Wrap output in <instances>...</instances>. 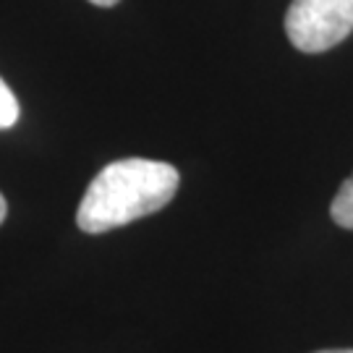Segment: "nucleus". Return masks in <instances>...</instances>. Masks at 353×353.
<instances>
[{
  "mask_svg": "<svg viewBox=\"0 0 353 353\" xmlns=\"http://www.w3.org/2000/svg\"><path fill=\"white\" fill-rule=\"evenodd\" d=\"M178 181L181 176L170 163L147 157L115 160L89 183L76 212V225L92 236L128 225L163 210L176 196Z\"/></svg>",
  "mask_w": 353,
  "mask_h": 353,
  "instance_id": "1",
  "label": "nucleus"
},
{
  "mask_svg": "<svg viewBox=\"0 0 353 353\" xmlns=\"http://www.w3.org/2000/svg\"><path fill=\"white\" fill-rule=\"evenodd\" d=\"M353 32V0H293L285 34L301 52H325Z\"/></svg>",
  "mask_w": 353,
  "mask_h": 353,
  "instance_id": "2",
  "label": "nucleus"
},
{
  "mask_svg": "<svg viewBox=\"0 0 353 353\" xmlns=\"http://www.w3.org/2000/svg\"><path fill=\"white\" fill-rule=\"evenodd\" d=\"M330 214L341 228L353 230V173L341 186V191L335 194V199L330 204Z\"/></svg>",
  "mask_w": 353,
  "mask_h": 353,
  "instance_id": "3",
  "label": "nucleus"
},
{
  "mask_svg": "<svg viewBox=\"0 0 353 353\" xmlns=\"http://www.w3.org/2000/svg\"><path fill=\"white\" fill-rule=\"evenodd\" d=\"M19 100H16V94H13L8 84L0 79V131L3 128H11L16 126V121H19Z\"/></svg>",
  "mask_w": 353,
  "mask_h": 353,
  "instance_id": "4",
  "label": "nucleus"
},
{
  "mask_svg": "<svg viewBox=\"0 0 353 353\" xmlns=\"http://www.w3.org/2000/svg\"><path fill=\"white\" fill-rule=\"evenodd\" d=\"M89 3H94L100 8H113V6H118V0H89Z\"/></svg>",
  "mask_w": 353,
  "mask_h": 353,
  "instance_id": "5",
  "label": "nucleus"
},
{
  "mask_svg": "<svg viewBox=\"0 0 353 353\" xmlns=\"http://www.w3.org/2000/svg\"><path fill=\"white\" fill-rule=\"evenodd\" d=\"M6 214H8V204H6V196L0 194V223L6 220Z\"/></svg>",
  "mask_w": 353,
  "mask_h": 353,
  "instance_id": "6",
  "label": "nucleus"
},
{
  "mask_svg": "<svg viewBox=\"0 0 353 353\" xmlns=\"http://www.w3.org/2000/svg\"><path fill=\"white\" fill-rule=\"evenodd\" d=\"M316 353H353V348H335V351H316Z\"/></svg>",
  "mask_w": 353,
  "mask_h": 353,
  "instance_id": "7",
  "label": "nucleus"
}]
</instances>
